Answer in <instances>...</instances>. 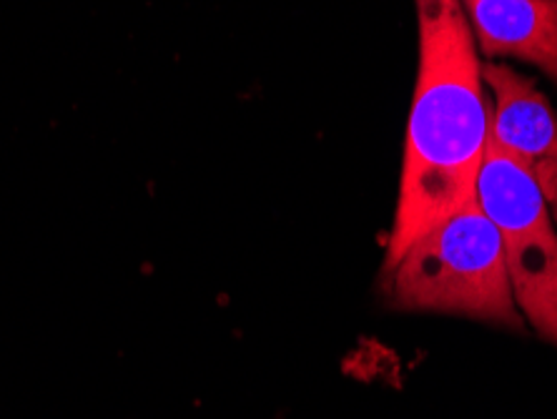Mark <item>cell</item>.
<instances>
[{
    "label": "cell",
    "instance_id": "3",
    "mask_svg": "<svg viewBox=\"0 0 557 419\" xmlns=\"http://www.w3.org/2000/svg\"><path fill=\"white\" fill-rule=\"evenodd\" d=\"M478 204L503 234L522 319L557 349V226L535 178L487 136Z\"/></svg>",
    "mask_w": 557,
    "mask_h": 419
},
{
    "label": "cell",
    "instance_id": "2",
    "mask_svg": "<svg viewBox=\"0 0 557 419\" xmlns=\"http://www.w3.org/2000/svg\"><path fill=\"white\" fill-rule=\"evenodd\" d=\"M384 294L405 311L460 315L522 332L505 242L478 201L424 232L382 269Z\"/></svg>",
    "mask_w": 557,
    "mask_h": 419
},
{
    "label": "cell",
    "instance_id": "5",
    "mask_svg": "<svg viewBox=\"0 0 557 419\" xmlns=\"http://www.w3.org/2000/svg\"><path fill=\"white\" fill-rule=\"evenodd\" d=\"M480 51L537 65L557 84V0H462Z\"/></svg>",
    "mask_w": 557,
    "mask_h": 419
},
{
    "label": "cell",
    "instance_id": "4",
    "mask_svg": "<svg viewBox=\"0 0 557 419\" xmlns=\"http://www.w3.org/2000/svg\"><path fill=\"white\" fill-rule=\"evenodd\" d=\"M482 81L495 96L490 136L535 178L557 226V116L550 101L510 65L485 63Z\"/></svg>",
    "mask_w": 557,
    "mask_h": 419
},
{
    "label": "cell",
    "instance_id": "1",
    "mask_svg": "<svg viewBox=\"0 0 557 419\" xmlns=\"http://www.w3.org/2000/svg\"><path fill=\"white\" fill-rule=\"evenodd\" d=\"M417 19L420 71L384 267L442 219L478 201L490 136L482 63L460 0H417Z\"/></svg>",
    "mask_w": 557,
    "mask_h": 419
}]
</instances>
